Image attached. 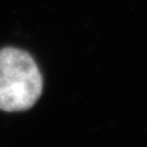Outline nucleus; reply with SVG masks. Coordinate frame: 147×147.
Returning <instances> with one entry per match:
<instances>
[{
	"mask_svg": "<svg viewBox=\"0 0 147 147\" xmlns=\"http://www.w3.org/2000/svg\"><path fill=\"white\" fill-rule=\"evenodd\" d=\"M43 80L32 57L16 48L0 50V110L24 111L42 94Z\"/></svg>",
	"mask_w": 147,
	"mask_h": 147,
	"instance_id": "nucleus-1",
	"label": "nucleus"
}]
</instances>
